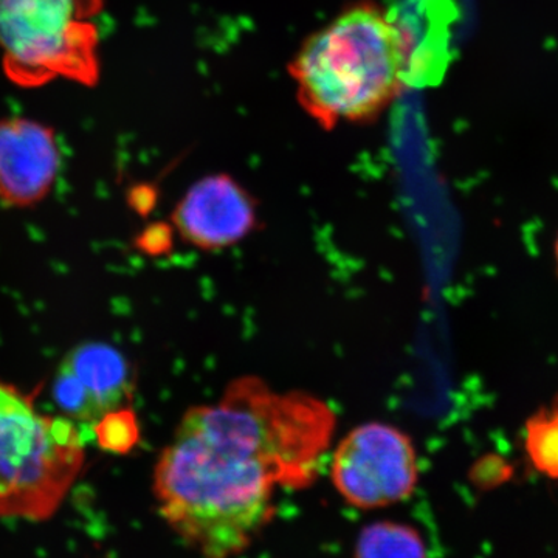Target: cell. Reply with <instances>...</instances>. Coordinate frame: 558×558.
Listing matches in <instances>:
<instances>
[{"mask_svg": "<svg viewBox=\"0 0 558 558\" xmlns=\"http://www.w3.org/2000/svg\"><path fill=\"white\" fill-rule=\"evenodd\" d=\"M336 416L304 392L258 377L234 380L213 405L190 409L154 469L161 517L205 558L252 545L274 517L279 487L310 486Z\"/></svg>", "mask_w": 558, "mask_h": 558, "instance_id": "6da1fadb", "label": "cell"}, {"mask_svg": "<svg viewBox=\"0 0 558 558\" xmlns=\"http://www.w3.org/2000/svg\"><path fill=\"white\" fill-rule=\"evenodd\" d=\"M409 38L374 0L349 3L289 64L303 109L325 130L379 119L405 86Z\"/></svg>", "mask_w": 558, "mask_h": 558, "instance_id": "7a4b0ae2", "label": "cell"}, {"mask_svg": "<svg viewBox=\"0 0 558 558\" xmlns=\"http://www.w3.org/2000/svg\"><path fill=\"white\" fill-rule=\"evenodd\" d=\"M83 462V440L69 417L40 413L31 396L0 384V517L49 519Z\"/></svg>", "mask_w": 558, "mask_h": 558, "instance_id": "3957f363", "label": "cell"}, {"mask_svg": "<svg viewBox=\"0 0 558 558\" xmlns=\"http://www.w3.org/2000/svg\"><path fill=\"white\" fill-rule=\"evenodd\" d=\"M102 0H0V49L7 76L40 87L58 78L94 86L100 75L95 16Z\"/></svg>", "mask_w": 558, "mask_h": 558, "instance_id": "277c9868", "label": "cell"}, {"mask_svg": "<svg viewBox=\"0 0 558 558\" xmlns=\"http://www.w3.org/2000/svg\"><path fill=\"white\" fill-rule=\"evenodd\" d=\"M330 476L354 508H387L410 498L417 486L416 447L395 425L368 422L341 439Z\"/></svg>", "mask_w": 558, "mask_h": 558, "instance_id": "5b68a950", "label": "cell"}, {"mask_svg": "<svg viewBox=\"0 0 558 558\" xmlns=\"http://www.w3.org/2000/svg\"><path fill=\"white\" fill-rule=\"evenodd\" d=\"M134 391V373L124 355L108 344L73 349L61 363L53 385L58 407L70 421L97 425L124 409Z\"/></svg>", "mask_w": 558, "mask_h": 558, "instance_id": "8992f818", "label": "cell"}, {"mask_svg": "<svg viewBox=\"0 0 558 558\" xmlns=\"http://www.w3.org/2000/svg\"><path fill=\"white\" fill-rule=\"evenodd\" d=\"M172 223L191 247L216 252L247 238L258 226L256 202L229 174H213L194 183L175 205Z\"/></svg>", "mask_w": 558, "mask_h": 558, "instance_id": "52a82bcc", "label": "cell"}, {"mask_svg": "<svg viewBox=\"0 0 558 558\" xmlns=\"http://www.w3.org/2000/svg\"><path fill=\"white\" fill-rule=\"evenodd\" d=\"M61 167L54 132L28 119L0 121V201L32 207L50 193Z\"/></svg>", "mask_w": 558, "mask_h": 558, "instance_id": "ba28073f", "label": "cell"}, {"mask_svg": "<svg viewBox=\"0 0 558 558\" xmlns=\"http://www.w3.org/2000/svg\"><path fill=\"white\" fill-rule=\"evenodd\" d=\"M357 558H427V548L409 524L379 521L363 529Z\"/></svg>", "mask_w": 558, "mask_h": 558, "instance_id": "9c48e42d", "label": "cell"}, {"mask_svg": "<svg viewBox=\"0 0 558 558\" xmlns=\"http://www.w3.org/2000/svg\"><path fill=\"white\" fill-rule=\"evenodd\" d=\"M523 446L532 468L546 478L558 480V395L527 418Z\"/></svg>", "mask_w": 558, "mask_h": 558, "instance_id": "30bf717a", "label": "cell"}, {"mask_svg": "<svg viewBox=\"0 0 558 558\" xmlns=\"http://www.w3.org/2000/svg\"><path fill=\"white\" fill-rule=\"evenodd\" d=\"M98 442L102 449L128 453L138 442V424L130 410H117L109 413L95 425Z\"/></svg>", "mask_w": 558, "mask_h": 558, "instance_id": "8fae6325", "label": "cell"}, {"mask_svg": "<svg viewBox=\"0 0 558 558\" xmlns=\"http://www.w3.org/2000/svg\"><path fill=\"white\" fill-rule=\"evenodd\" d=\"M554 258H556L557 274H558V234L556 244H554Z\"/></svg>", "mask_w": 558, "mask_h": 558, "instance_id": "7c38bea8", "label": "cell"}]
</instances>
